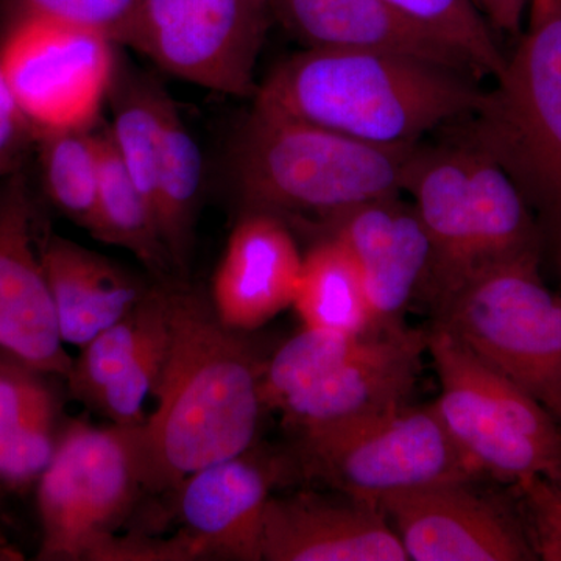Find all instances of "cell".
<instances>
[{
  "instance_id": "31",
  "label": "cell",
  "mask_w": 561,
  "mask_h": 561,
  "mask_svg": "<svg viewBox=\"0 0 561 561\" xmlns=\"http://www.w3.org/2000/svg\"><path fill=\"white\" fill-rule=\"evenodd\" d=\"M516 511L537 560L561 561V493L540 476L513 483Z\"/></svg>"
},
{
  "instance_id": "35",
  "label": "cell",
  "mask_w": 561,
  "mask_h": 561,
  "mask_svg": "<svg viewBox=\"0 0 561 561\" xmlns=\"http://www.w3.org/2000/svg\"><path fill=\"white\" fill-rule=\"evenodd\" d=\"M530 9L561 10V0H531Z\"/></svg>"
},
{
  "instance_id": "1",
  "label": "cell",
  "mask_w": 561,
  "mask_h": 561,
  "mask_svg": "<svg viewBox=\"0 0 561 561\" xmlns=\"http://www.w3.org/2000/svg\"><path fill=\"white\" fill-rule=\"evenodd\" d=\"M169 334L142 424L146 486L175 490L202 468L249 453L261 412L262 367L198 291L169 279Z\"/></svg>"
},
{
  "instance_id": "2",
  "label": "cell",
  "mask_w": 561,
  "mask_h": 561,
  "mask_svg": "<svg viewBox=\"0 0 561 561\" xmlns=\"http://www.w3.org/2000/svg\"><path fill=\"white\" fill-rule=\"evenodd\" d=\"M476 81L386 51L306 49L268 73L253 106L365 142L409 146L471 116L483 95Z\"/></svg>"
},
{
  "instance_id": "37",
  "label": "cell",
  "mask_w": 561,
  "mask_h": 561,
  "mask_svg": "<svg viewBox=\"0 0 561 561\" xmlns=\"http://www.w3.org/2000/svg\"><path fill=\"white\" fill-rule=\"evenodd\" d=\"M560 264H561V247H560Z\"/></svg>"
},
{
  "instance_id": "7",
  "label": "cell",
  "mask_w": 561,
  "mask_h": 561,
  "mask_svg": "<svg viewBox=\"0 0 561 561\" xmlns=\"http://www.w3.org/2000/svg\"><path fill=\"white\" fill-rule=\"evenodd\" d=\"M147 491L140 426L70 421L36 483L39 561H90Z\"/></svg>"
},
{
  "instance_id": "21",
  "label": "cell",
  "mask_w": 561,
  "mask_h": 561,
  "mask_svg": "<svg viewBox=\"0 0 561 561\" xmlns=\"http://www.w3.org/2000/svg\"><path fill=\"white\" fill-rule=\"evenodd\" d=\"M47 376L0 351V485L20 493L38 483L60 440Z\"/></svg>"
},
{
  "instance_id": "11",
  "label": "cell",
  "mask_w": 561,
  "mask_h": 561,
  "mask_svg": "<svg viewBox=\"0 0 561 561\" xmlns=\"http://www.w3.org/2000/svg\"><path fill=\"white\" fill-rule=\"evenodd\" d=\"M476 482L438 483L379 502L409 560H537L518 511Z\"/></svg>"
},
{
  "instance_id": "9",
  "label": "cell",
  "mask_w": 561,
  "mask_h": 561,
  "mask_svg": "<svg viewBox=\"0 0 561 561\" xmlns=\"http://www.w3.org/2000/svg\"><path fill=\"white\" fill-rule=\"evenodd\" d=\"M116 46L61 22L14 18L0 68L33 139L94 127L119 66Z\"/></svg>"
},
{
  "instance_id": "14",
  "label": "cell",
  "mask_w": 561,
  "mask_h": 561,
  "mask_svg": "<svg viewBox=\"0 0 561 561\" xmlns=\"http://www.w3.org/2000/svg\"><path fill=\"white\" fill-rule=\"evenodd\" d=\"M424 353L427 331H373L341 367L280 408L284 423L302 437L356 426L409 404Z\"/></svg>"
},
{
  "instance_id": "5",
  "label": "cell",
  "mask_w": 561,
  "mask_h": 561,
  "mask_svg": "<svg viewBox=\"0 0 561 561\" xmlns=\"http://www.w3.org/2000/svg\"><path fill=\"white\" fill-rule=\"evenodd\" d=\"M427 354L440 379L435 409L483 478L513 485L540 476L561 493V426L552 413L438 323L427 331Z\"/></svg>"
},
{
  "instance_id": "18",
  "label": "cell",
  "mask_w": 561,
  "mask_h": 561,
  "mask_svg": "<svg viewBox=\"0 0 561 561\" xmlns=\"http://www.w3.org/2000/svg\"><path fill=\"white\" fill-rule=\"evenodd\" d=\"M404 192L423 221L432 267L423 300L435 313L474 276V209L463 144L421 146L413 154Z\"/></svg>"
},
{
  "instance_id": "19",
  "label": "cell",
  "mask_w": 561,
  "mask_h": 561,
  "mask_svg": "<svg viewBox=\"0 0 561 561\" xmlns=\"http://www.w3.org/2000/svg\"><path fill=\"white\" fill-rule=\"evenodd\" d=\"M278 22L306 49L402 55L474 77L470 61L383 0H268Z\"/></svg>"
},
{
  "instance_id": "27",
  "label": "cell",
  "mask_w": 561,
  "mask_h": 561,
  "mask_svg": "<svg viewBox=\"0 0 561 561\" xmlns=\"http://www.w3.org/2000/svg\"><path fill=\"white\" fill-rule=\"evenodd\" d=\"M373 332V331H371ZM367 334L302 328L262 367L261 400L267 411H280L295 394L319 382L350 359Z\"/></svg>"
},
{
  "instance_id": "32",
  "label": "cell",
  "mask_w": 561,
  "mask_h": 561,
  "mask_svg": "<svg viewBox=\"0 0 561 561\" xmlns=\"http://www.w3.org/2000/svg\"><path fill=\"white\" fill-rule=\"evenodd\" d=\"M33 135L18 110L0 68V180L18 171L22 153Z\"/></svg>"
},
{
  "instance_id": "6",
  "label": "cell",
  "mask_w": 561,
  "mask_h": 561,
  "mask_svg": "<svg viewBox=\"0 0 561 561\" xmlns=\"http://www.w3.org/2000/svg\"><path fill=\"white\" fill-rule=\"evenodd\" d=\"M476 356L561 420V295L546 286L540 254L502 262L468 280L437 320Z\"/></svg>"
},
{
  "instance_id": "17",
  "label": "cell",
  "mask_w": 561,
  "mask_h": 561,
  "mask_svg": "<svg viewBox=\"0 0 561 561\" xmlns=\"http://www.w3.org/2000/svg\"><path fill=\"white\" fill-rule=\"evenodd\" d=\"M275 467L245 454L202 468L176 486L184 531L205 560H262L265 511Z\"/></svg>"
},
{
  "instance_id": "20",
  "label": "cell",
  "mask_w": 561,
  "mask_h": 561,
  "mask_svg": "<svg viewBox=\"0 0 561 561\" xmlns=\"http://www.w3.org/2000/svg\"><path fill=\"white\" fill-rule=\"evenodd\" d=\"M38 249L65 345H87L150 290L151 284L117 262L55 232H44Z\"/></svg>"
},
{
  "instance_id": "3",
  "label": "cell",
  "mask_w": 561,
  "mask_h": 561,
  "mask_svg": "<svg viewBox=\"0 0 561 561\" xmlns=\"http://www.w3.org/2000/svg\"><path fill=\"white\" fill-rule=\"evenodd\" d=\"M420 142L382 146L251 108L231 142L228 172L243 210L320 224L404 192Z\"/></svg>"
},
{
  "instance_id": "12",
  "label": "cell",
  "mask_w": 561,
  "mask_h": 561,
  "mask_svg": "<svg viewBox=\"0 0 561 561\" xmlns=\"http://www.w3.org/2000/svg\"><path fill=\"white\" fill-rule=\"evenodd\" d=\"M313 227L353 257L376 331L404 327L402 316L416 298L423 300L432 267L430 236L412 203L400 195L376 198Z\"/></svg>"
},
{
  "instance_id": "30",
  "label": "cell",
  "mask_w": 561,
  "mask_h": 561,
  "mask_svg": "<svg viewBox=\"0 0 561 561\" xmlns=\"http://www.w3.org/2000/svg\"><path fill=\"white\" fill-rule=\"evenodd\" d=\"M14 18H41L98 33L130 47L139 0H10Z\"/></svg>"
},
{
  "instance_id": "22",
  "label": "cell",
  "mask_w": 561,
  "mask_h": 561,
  "mask_svg": "<svg viewBox=\"0 0 561 561\" xmlns=\"http://www.w3.org/2000/svg\"><path fill=\"white\" fill-rule=\"evenodd\" d=\"M205 162L197 139L169 95L165 103L154 213L179 275H186L195 243Z\"/></svg>"
},
{
  "instance_id": "24",
  "label": "cell",
  "mask_w": 561,
  "mask_h": 561,
  "mask_svg": "<svg viewBox=\"0 0 561 561\" xmlns=\"http://www.w3.org/2000/svg\"><path fill=\"white\" fill-rule=\"evenodd\" d=\"M92 238L131 253L157 278H175L157 214L125 171L108 130H102V173Z\"/></svg>"
},
{
  "instance_id": "10",
  "label": "cell",
  "mask_w": 561,
  "mask_h": 561,
  "mask_svg": "<svg viewBox=\"0 0 561 561\" xmlns=\"http://www.w3.org/2000/svg\"><path fill=\"white\" fill-rule=\"evenodd\" d=\"M272 24L268 0H139L130 47L195 87L254 98Z\"/></svg>"
},
{
  "instance_id": "38",
  "label": "cell",
  "mask_w": 561,
  "mask_h": 561,
  "mask_svg": "<svg viewBox=\"0 0 561 561\" xmlns=\"http://www.w3.org/2000/svg\"><path fill=\"white\" fill-rule=\"evenodd\" d=\"M560 426H561V420H560Z\"/></svg>"
},
{
  "instance_id": "34",
  "label": "cell",
  "mask_w": 561,
  "mask_h": 561,
  "mask_svg": "<svg viewBox=\"0 0 561 561\" xmlns=\"http://www.w3.org/2000/svg\"><path fill=\"white\" fill-rule=\"evenodd\" d=\"M24 556L9 540L0 538V561H21Z\"/></svg>"
},
{
  "instance_id": "8",
  "label": "cell",
  "mask_w": 561,
  "mask_h": 561,
  "mask_svg": "<svg viewBox=\"0 0 561 561\" xmlns=\"http://www.w3.org/2000/svg\"><path fill=\"white\" fill-rule=\"evenodd\" d=\"M298 443L306 474L376 507L394 494L483 478L454 442L434 402L404 404L356 426L302 435Z\"/></svg>"
},
{
  "instance_id": "29",
  "label": "cell",
  "mask_w": 561,
  "mask_h": 561,
  "mask_svg": "<svg viewBox=\"0 0 561 561\" xmlns=\"http://www.w3.org/2000/svg\"><path fill=\"white\" fill-rule=\"evenodd\" d=\"M168 320L147 339L131 364L113 379L99 394L92 408L108 416L117 426H140L146 423L144 412L147 398L154 393L164 367L168 351Z\"/></svg>"
},
{
  "instance_id": "23",
  "label": "cell",
  "mask_w": 561,
  "mask_h": 561,
  "mask_svg": "<svg viewBox=\"0 0 561 561\" xmlns=\"http://www.w3.org/2000/svg\"><path fill=\"white\" fill-rule=\"evenodd\" d=\"M302 327L367 334L376 331L364 283L353 257L337 239L320 236L302 254L294 305Z\"/></svg>"
},
{
  "instance_id": "26",
  "label": "cell",
  "mask_w": 561,
  "mask_h": 561,
  "mask_svg": "<svg viewBox=\"0 0 561 561\" xmlns=\"http://www.w3.org/2000/svg\"><path fill=\"white\" fill-rule=\"evenodd\" d=\"M77 128L39 136L44 192L62 216L91 232L102 173V131Z\"/></svg>"
},
{
  "instance_id": "28",
  "label": "cell",
  "mask_w": 561,
  "mask_h": 561,
  "mask_svg": "<svg viewBox=\"0 0 561 561\" xmlns=\"http://www.w3.org/2000/svg\"><path fill=\"white\" fill-rule=\"evenodd\" d=\"M405 20L445 41L463 55L478 79L497 76L507 55L502 54L493 27L474 0H383Z\"/></svg>"
},
{
  "instance_id": "13",
  "label": "cell",
  "mask_w": 561,
  "mask_h": 561,
  "mask_svg": "<svg viewBox=\"0 0 561 561\" xmlns=\"http://www.w3.org/2000/svg\"><path fill=\"white\" fill-rule=\"evenodd\" d=\"M0 351L33 370L66 379V351L36 236L35 213L24 175L0 183Z\"/></svg>"
},
{
  "instance_id": "16",
  "label": "cell",
  "mask_w": 561,
  "mask_h": 561,
  "mask_svg": "<svg viewBox=\"0 0 561 561\" xmlns=\"http://www.w3.org/2000/svg\"><path fill=\"white\" fill-rule=\"evenodd\" d=\"M301 267L302 254L286 221L243 210L214 275V312L238 332L264 327L294 305Z\"/></svg>"
},
{
  "instance_id": "4",
  "label": "cell",
  "mask_w": 561,
  "mask_h": 561,
  "mask_svg": "<svg viewBox=\"0 0 561 561\" xmlns=\"http://www.w3.org/2000/svg\"><path fill=\"white\" fill-rule=\"evenodd\" d=\"M459 142L496 161L561 247V10L529 9L527 31Z\"/></svg>"
},
{
  "instance_id": "25",
  "label": "cell",
  "mask_w": 561,
  "mask_h": 561,
  "mask_svg": "<svg viewBox=\"0 0 561 561\" xmlns=\"http://www.w3.org/2000/svg\"><path fill=\"white\" fill-rule=\"evenodd\" d=\"M168 283L151 284L130 313L81 346L80 356L72 360L66 376L73 398L94 405L102 390L131 364L147 339L168 320Z\"/></svg>"
},
{
  "instance_id": "33",
  "label": "cell",
  "mask_w": 561,
  "mask_h": 561,
  "mask_svg": "<svg viewBox=\"0 0 561 561\" xmlns=\"http://www.w3.org/2000/svg\"><path fill=\"white\" fill-rule=\"evenodd\" d=\"M531 0H474L493 31L518 36L523 33L524 18L529 14Z\"/></svg>"
},
{
  "instance_id": "36",
  "label": "cell",
  "mask_w": 561,
  "mask_h": 561,
  "mask_svg": "<svg viewBox=\"0 0 561 561\" xmlns=\"http://www.w3.org/2000/svg\"><path fill=\"white\" fill-rule=\"evenodd\" d=\"M0 538H3V540H9V538L5 537V534H3L2 526H0Z\"/></svg>"
},
{
  "instance_id": "15",
  "label": "cell",
  "mask_w": 561,
  "mask_h": 561,
  "mask_svg": "<svg viewBox=\"0 0 561 561\" xmlns=\"http://www.w3.org/2000/svg\"><path fill=\"white\" fill-rule=\"evenodd\" d=\"M265 561H405L381 508L316 493L271 497L262 534Z\"/></svg>"
}]
</instances>
